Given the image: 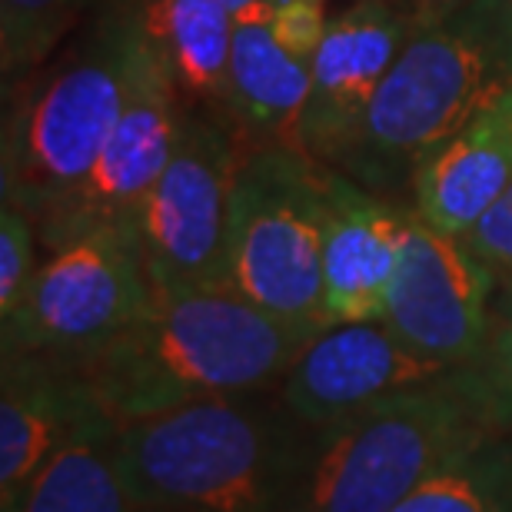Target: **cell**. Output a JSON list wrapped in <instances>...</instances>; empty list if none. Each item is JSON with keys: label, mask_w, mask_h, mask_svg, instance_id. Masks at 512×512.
<instances>
[{"label": "cell", "mask_w": 512, "mask_h": 512, "mask_svg": "<svg viewBox=\"0 0 512 512\" xmlns=\"http://www.w3.org/2000/svg\"><path fill=\"white\" fill-rule=\"evenodd\" d=\"M140 47L137 0H110L64 50L4 87V203L37 230L64 213L114 133Z\"/></svg>", "instance_id": "cell-4"}, {"label": "cell", "mask_w": 512, "mask_h": 512, "mask_svg": "<svg viewBox=\"0 0 512 512\" xmlns=\"http://www.w3.org/2000/svg\"><path fill=\"white\" fill-rule=\"evenodd\" d=\"M512 183V87L419 163L409 207L429 227L466 237Z\"/></svg>", "instance_id": "cell-15"}, {"label": "cell", "mask_w": 512, "mask_h": 512, "mask_svg": "<svg viewBox=\"0 0 512 512\" xmlns=\"http://www.w3.org/2000/svg\"><path fill=\"white\" fill-rule=\"evenodd\" d=\"M506 433L476 366L310 429L276 512H393L439 466Z\"/></svg>", "instance_id": "cell-3"}, {"label": "cell", "mask_w": 512, "mask_h": 512, "mask_svg": "<svg viewBox=\"0 0 512 512\" xmlns=\"http://www.w3.org/2000/svg\"><path fill=\"white\" fill-rule=\"evenodd\" d=\"M313 70L296 60L270 27L266 4L250 7L233 17V50L227 77V107L250 147L290 143L306 97H310Z\"/></svg>", "instance_id": "cell-16"}, {"label": "cell", "mask_w": 512, "mask_h": 512, "mask_svg": "<svg viewBox=\"0 0 512 512\" xmlns=\"http://www.w3.org/2000/svg\"><path fill=\"white\" fill-rule=\"evenodd\" d=\"M250 150L223 104L187 107L167 170L137 213L140 250L157 290L230 286V200Z\"/></svg>", "instance_id": "cell-8"}, {"label": "cell", "mask_w": 512, "mask_h": 512, "mask_svg": "<svg viewBox=\"0 0 512 512\" xmlns=\"http://www.w3.org/2000/svg\"><path fill=\"white\" fill-rule=\"evenodd\" d=\"M512 87V0H466L416 24L333 170L406 203L439 143Z\"/></svg>", "instance_id": "cell-2"}, {"label": "cell", "mask_w": 512, "mask_h": 512, "mask_svg": "<svg viewBox=\"0 0 512 512\" xmlns=\"http://www.w3.org/2000/svg\"><path fill=\"white\" fill-rule=\"evenodd\" d=\"M306 426L280 389L210 396L117 426L114 456L147 512H276Z\"/></svg>", "instance_id": "cell-5"}, {"label": "cell", "mask_w": 512, "mask_h": 512, "mask_svg": "<svg viewBox=\"0 0 512 512\" xmlns=\"http://www.w3.org/2000/svg\"><path fill=\"white\" fill-rule=\"evenodd\" d=\"M393 512H512V433L463 449Z\"/></svg>", "instance_id": "cell-19"}, {"label": "cell", "mask_w": 512, "mask_h": 512, "mask_svg": "<svg viewBox=\"0 0 512 512\" xmlns=\"http://www.w3.org/2000/svg\"><path fill=\"white\" fill-rule=\"evenodd\" d=\"M323 4L326 0H266V14H270L276 40L306 64H313L316 50L330 30V17H326Z\"/></svg>", "instance_id": "cell-23"}, {"label": "cell", "mask_w": 512, "mask_h": 512, "mask_svg": "<svg viewBox=\"0 0 512 512\" xmlns=\"http://www.w3.org/2000/svg\"><path fill=\"white\" fill-rule=\"evenodd\" d=\"M220 4L227 7L233 17H237V14H243V10H250V7H260V4H266V0H220Z\"/></svg>", "instance_id": "cell-26"}, {"label": "cell", "mask_w": 512, "mask_h": 512, "mask_svg": "<svg viewBox=\"0 0 512 512\" xmlns=\"http://www.w3.org/2000/svg\"><path fill=\"white\" fill-rule=\"evenodd\" d=\"M446 370L453 366L416 356L380 320L336 323L300 350L280 383V399L303 426L316 429Z\"/></svg>", "instance_id": "cell-12"}, {"label": "cell", "mask_w": 512, "mask_h": 512, "mask_svg": "<svg viewBox=\"0 0 512 512\" xmlns=\"http://www.w3.org/2000/svg\"><path fill=\"white\" fill-rule=\"evenodd\" d=\"M326 163L290 143L243 157L230 200L227 283L290 330L323 333Z\"/></svg>", "instance_id": "cell-6"}, {"label": "cell", "mask_w": 512, "mask_h": 512, "mask_svg": "<svg viewBox=\"0 0 512 512\" xmlns=\"http://www.w3.org/2000/svg\"><path fill=\"white\" fill-rule=\"evenodd\" d=\"M143 512H147V509H143Z\"/></svg>", "instance_id": "cell-27"}, {"label": "cell", "mask_w": 512, "mask_h": 512, "mask_svg": "<svg viewBox=\"0 0 512 512\" xmlns=\"http://www.w3.org/2000/svg\"><path fill=\"white\" fill-rule=\"evenodd\" d=\"M396 4L403 7L416 24H423V20H433L439 14H446V10L466 4V0H396Z\"/></svg>", "instance_id": "cell-25"}, {"label": "cell", "mask_w": 512, "mask_h": 512, "mask_svg": "<svg viewBox=\"0 0 512 512\" xmlns=\"http://www.w3.org/2000/svg\"><path fill=\"white\" fill-rule=\"evenodd\" d=\"M87 0H0V74L4 87L57 54Z\"/></svg>", "instance_id": "cell-20"}, {"label": "cell", "mask_w": 512, "mask_h": 512, "mask_svg": "<svg viewBox=\"0 0 512 512\" xmlns=\"http://www.w3.org/2000/svg\"><path fill=\"white\" fill-rule=\"evenodd\" d=\"M406 210V203L386 200L326 167L323 306L330 326L383 320Z\"/></svg>", "instance_id": "cell-14"}, {"label": "cell", "mask_w": 512, "mask_h": 512, "mask_svg": "<svg viewBox=\"0 0 512 512\" xmlns=\"http://www.w3.org/2000/svg\"><path fill=\"white\" fill-rule=\"evenodd\" d=\"M310 336L230 286L157 290L147 313L77 363L114 426L210 396L280 389Z\"/></svg>", "instance_id": "cell-1"}, {"label": "cell", "mask_w": 512, "mask_h": 512, "mask_svg": "<svg viewBox=\"0 0 512 512\" xmlns=\"http://www.w3.org/2000/svg\"><path fill=\"white\" fill-rule=\"evenodd\" d=\"M183 114H187V104H183L160 57L150 50L140 30L124 114H120L114 133L104 143L77 197L67 203L60 217L37 230L40 243H50L84 227H104V223L137 227L143 200L173 157Z\"/></svg>", "instance_id": "cell-10"}, {"label": "cell", "mask_w": 512, "mask_h": 512, "mask_svg": "<svg viewBox=\"0 0 512 512\" xmlns=\"http://www.w3.org/2000/svg\"><path fill=\"white\" fill-rule=\"evenodd\" d=\"M473 366L479 380L486 383L499 423H503L506 433H512V283L496 290L486 346Z\"/></svg>", "instance_id": "cell-22"}, {"label": "cell", "mask_w": 512, "mask_h": 512, "mask_svg": "<svg viewBox=\"0 0 512 512\" xmlns=\"http://www.w3.org/2000/svg\"><path fill=\"white\" fill-rule=\"evenodd\" d=\"M114 423H94L50 456L17 512H143L117 469Z\"/></svg>", "instance_id": "cell-18"}, {"label": "cell", "mask_w": 512, "mask_h": 512, "mask_svg": "<svg viewBox=\"0 0 512 512\" xmlns=\"http://www.w3.org/2000/svg\"><path fill=\"white\" fill-rule=\"evenodd\" d=\"M463 240L493 270L499 286L512 283V183Z\"/></svg>", "instance_id": "cell-24"}, {"label": "cell", "mask_w": 512, "mask_h": 512, "mask_svg": "<svg viewBox=\"0 0 512 512\" xmlns=\"http://www.w3.org/2000/svg\"><path fill=\"white\" fill-rule=\"evenodd\" d=\"M37 223L14 203L0 207V320H10L30 290L40 266Z\"/></svg>", "instance_id": "cell-21"}, {"label": "cell", "mask_w": 512, "mask_h": 512, "mask_svg": "<svg viewBox=\"0 0 512 512\" xmlns=\"http://www.w3.org/2000/svg\"><path fill=\"white\" fill-rule=\"evenodd\" d=\"M413 30L416 20L396 0H353L333 14L310 64L313 84L293 147L333 167Z\"/></svg>", "instance_id": "cell-11"}, {"label": "cell", "mask_w": 512, "mask_h": 512, "mask_svg": "<svg viewBox=\"0 0 512 512\" xmlns=\"http://www.w3.org/2000/svg\"><path fill=\"white\" fill-rule=\"evenodd\" d=\"M110 423L77 363L4 353L0 370V512H17L40 469L67 439Z\"/></svg>", "instance_id": "cell-13"}, {"label": "cell", "mask_w": 512, "mask_h": 512, "mask_svg": "<svg viewBox=\"0 0 512 512\" xmlns=\"http://www.w3.org/2000/svg\"><path fill=\"white\" fill-rule=\"evenodd\" d=\"M493 270L463 237L429 227L406 210L399 263L383 320L403 346L439 366H466L483 353L496 300Z\"/></svg>", "instance_id": "cell-9"}, {"label": "cell", "mask_w": 512, "mask_h": 512, "mask_svg": "<svg viewBox=\"0 0 512 512\" xmlns=\"http://www.w3.org/2000/svg\"><path fill=\"white\" fill-rule=\"evenodd\" d=\"M137 17L183 104H227L233 14L220 0H137Z\"/></svg>", "instance_id": "cell-17"}, {"label": "cell", "mask_w": 512, "mask_h": 512, "mask_svg": "<svg viewBox=\"0 0 512 512\" xmlns=\"http://www.w3.org/2000/svg\"><path fill=\"white\" fill-rule=\"evenodd\" d=\"M40 253L20 310L0 320L4 353L84 363L137 323L157 293L137 227H84L40 243Z\"/></svg>", "instance_id": "cell-7"}]
</instances>
